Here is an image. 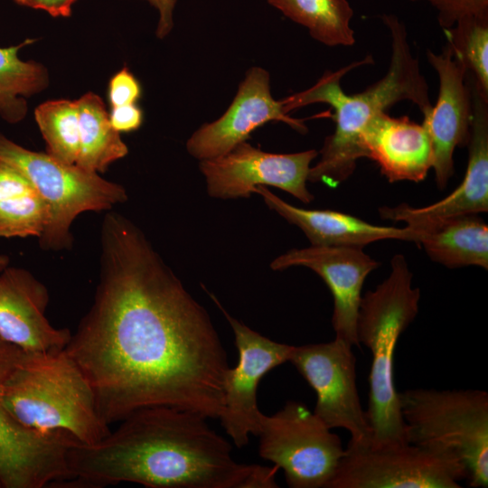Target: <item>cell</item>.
<instances>
[{
  "label": "cell",
  "instance_id": "6da1fadb",
  "mask_svg": "<svg viewBox=\"0 0 488 488\" xmlns=\"http://www.w3.org/2000/svg\"><path fill=\"white\" fill-rule=\"evenodd\" d=\"M100 249L93 303L64 351L102 421L155 406L219 419L230 367L207 311L122 214L105 215Z\"/></svg>",
  "mask_w": 488,
  "mask_h": 488
},
{
  "label": "cell",
  "instance_id": "7a4b0ae2",
  "mask_svg": "<svg viewBox=\"0 0 488 488\" xmlns=\"http://www.w3.org/2000/svg\"><path fill=\"white\" fill-rule=\"evenodd\" d=\"M207 418L170 406L136 410L94 445L67 452L74 487L134 483L150 488L277 487V466L237 463L230 442Z\"/></svg>",
  "mask_w": 488,
  "mask_h": 488
},
{
  "label": "cell",
  "instance_id": "3957f363",
  "mask_svg": "<svg viewBox=\"0 0 488 488\" xmlns=\"http://www.w3.org/2000/svg\"><path fill=\"white\" fill-rule=\"evenodd\" d=\"M380 19L390 35L391 54L386 74L367 89L346 94L341 80L350 70L374 63L371 55L335 71H326L312 87L281 99L284 111L314 103L331 106L335 123L333 134L326 136L318 152L320 159L310 167L307 181L336 187L355 171L357 161L366 157L362 134L379 114L396 103L408 100L427 117L432 110L427 82L419 61L412 54L405 24L394 14H383Z\"/></svg>",
  "mask_w": 488,
  "mask_h": 488
},
{
  "label": "cell",
  "instance_id": "277c9868",
  "mask_svg": "<svg viewBox=\"0 0 488 488\" xmlns=\"http://www.w3.org/2000/svg\"><path fill=\"white\" fill-rule=\"evenodd\" d=\"M412 277L405 257L396 254L388 277L360 303L357 337L372 357L365 411L371 446L409 443L394 384V353L400 334L419 309L420 290L412 286Z\"/></svg>",
  "mask_w": 488,
  "mask_h": 488
},
{
  "label": "cell",
  "instance_id": "5b68a950",
  "mask_svg": "<svg viewBox=\"0 0 488 488\" xmlns=\"http://www.w3.org/2000/svg\"><path fill=\"white\" fill-rule=\"evenodd\" d=\"M2 398L17 422L40 433L66 432L94 445L110 432L99 416L92 388L64 349L25 352L5 382Z\"/></svg>",
  "mask_w": 488,
  "mask_h": 488
},
{
  "label": "cell",
  "instance_id": "8992f818",
  "mask_svg": "<svg viewBox=\"0 0 488 488\" xmlns=\"http://www.w3.org/2000/svg\"><path fill=\"white\" fill-rule=\"evenodd\" d=\"M410 444L452 456L471 487L488 486V393L413 389L399 392Z\"/></svg>",
  "mask_w": 488,
  "mask_h": 488
},
{
  "label": "cell",
  "instance_id": "52a82bcc",
  "mask_svg": "<svg viewBox=\"0 0 488 488\" xmlns=\"http://www.w3.org/2000/svg\"><path fill=\"white\" fill-rule=\"evenodd\" d=\"M0 159L24 174L45 202L49 221L39 243L46 250L61 251L71 247L70 228L80 213L109 211L127 200L122 185L76 164L61 163L46 153L24 148L2 133Z\"/></svg>",
  "mask_w": 488,
  "mask_h": 488
},
{
  "label": "cell",
  "instance_id": "ba28073f",
  "mask_svg": "<svg viewBox=\"0 0 488 488\" xmlns=\"http://www.w3.org/2000/svg\"><path fill=\"white\" fill-rule=\"evenodd\" d=\"M259 455L284 471L292 488H326L344 450L341 438L305 404L287 401L260 416Z\"/></svg>",
  "mask_w": 488,
  "mask_h": 488
},
{
  "label": "cell",
  "instance_id": "9c48e42d",
  "mask_svg": "<svg viewBox=\"0 0 488 488\" xmlns=\"http://www.w3.org/2000/svg\"><path fill=\"white\" fill-rule=\"evenodd\" d=\"M466 478L459 460L419 446L349 442L326 488H458Z\"/></svg>",
  "mask_w": 488,
  "mask_h": 488
},
{
  "label": "cell",
  "instance_id": "30bf717a",
  "mask_svg": "<svg viewBox=\"0 0 488 488\" xmlns=\"http://www.w3.org/2000/svg\"><path fill=\"white\" fill-rule=\"evenodd\" d=\"M25 352L0 337V486L43 488L70 479L67 452L75 437L40 433L17 422L2 398L5 382Z\"/></svg>",
  "mask_w": 488,
  "mask_h": 488
},
{
  "label": "cell",
  "instance_id": "8fae6325",
  "mask_svg": "<svg viewBox=\"0 0 488 488\" xmlns=\"http://www.w3.org/2000/svg\"><path fill=\"white\" fill-rule=\"evenodd\" d=\"M352 345L336 338L294 346L291 362L316 394L314 413L329 427L343 428L350 442L369 444L371 430L360 401Z\"/></svg>",
  "mask_w": 488,
  "mask_h": 488
},
{
  "label": "cell",
  "instance_id": "7c38bea8",
  "mask_svg": "<svg viewBox=\"0 0 488 488\" xmlns=\"http://www.w3.org/2000/svg\"><path fill=\"white\" fill-rule=\"evenodd\" d=\"M318 152L310 149L293 154H274L256 148L246 141L229 153L201 160L210 196L221 199L249 197L258 186H274L304 203L314 196L306 188L312 161Z\"/></svg>",
  "mask_w": 488,
  "mask_h": 488
},
{
  "label": "cell",
  "instance_id": "4fadbf2b",
  "mask_svg": "<svg viewBox=\"0 0 488 488\" xmlns=\"http://www.w3.org/2000/svg\"><path fill=\"white\" fill-rule=\"evenodd\" d=\"M232 328L239 361L229 368L223 385V409L219 418L234 445L241 448L249 435L258 436L262 412L257 391L261 379L277 366L289 361L294 346L274 342L232 317L211 295Z\"/></svg>",
  "mask_w": 488,
  "mask_h": 488
},
{
  "label": "cell",
  "instance_id": "5bb4252c",
  "mask_svg": "<svg viewBox=\"0 0 488 488\" xmlns=\"http://www.w3.org/2000/svg\"><path fill=\"white\" fill-rule=\"evenodd\" d=\"M379 266L363 248L312 245L291 249L270 265L274 270L305 267L319 275L333 298L332 325L335 337L352 346H360L357 318L361 289L367 276Z\"/></svg>",
  "mask_w": 488,
  "mask_h": 488
},
{
  "label": "cell",
  "instance_id": "9a60e30c",
  "mask_svg": "<svg viewBox=\"0 0 488 488\" xmlns=\"http://www.w3.org/2000/svg\"><path fill=\"white\" fill-rule=\"evenodd\" d=\"M466 81L471 91L473 116L463 181L449 195L426 207L414 208L407 203L380 207L382 219L404 221L408 227L419 230L449 218L488 211V99L479 92L468 74Z\"/></svg>",
  "mask_w": 488,
  "mask_h": 488
},
{
  "label": "cell",
  "instance_id": "2e32d148",
  "mask_svg": "<svg viewBox=\"0 0 488 488\" xmlns=\"http://www.w3.org/2000/svg\"><path fill=\"white\" fill-rule=\"evenodd\" d=\"M269 121L284 122L301 134L308 131L303 119L290 117L284 111L281 100L273 99L268 72L254 67L247 71L226 112L202 126L188 139L187 151L199 160L223 155Z\"/></svg>",
  "mask_w": 488,
  "mask_h": 488
},
{
  "label": "cell",
  "instance_id": "e0dca14e",
  "mask_svg": "<svg viewBox=\"0 0 488 488\" xmlns=\"http://www.w3.org/2000/svg\"><path fill=\"white\" fill-rule=\"evenodd\" d=\"M429 64L436 71L439 89L431 113L423 119L430 136L436 185L444 189L454 174V152L465 145L473 116L467 71L446 44L440 53L427 50Z\"/></svg>",
  "mask_w": 488,
  "mask_h": 488
},
{
  "label": "cell",
  "instance_id": "ac0fdd59",
  "mask_svg": "<svg viewBox=\"0 0 488 488\" xmlns=\"http://www.w3.org/2000/svg\"><path fill=\"white\" fill-rule=\"evenodd\" d=\"M47 287L30 271L7 266L0 271V337L26 352L63 350L71 333L46 316Z\"/></svg>",
  "mask_w": 488,
  "mask_h": 488
},
{
  "label": "cell",
  "instance_id": "d6986e66",
  "mask_svg": "<svg viewBox=\"0 0 488 488\" xmlns=\"http://www.w3.org/2000/svg\"><path fill=\"white\" fill-rule=\"evenodd\" d=\"M366 158L373 160L389 182L423 181L433 164V151L426 126L408 117L383 112L362 134Z\"/></svg>",
  "mask_w": 488,
  "mask_h": 488
},
{
  "label": "cell",
  "instance_id": "ffe728a7",
  "mask_svg": "<svg viewBox=\"0 0 488 488\" xmlns=\"http://www.w3.org/2000/svg\"><path fill=\"white\" fill-rule=\"evenodd\" d=\"M253 192L260 194L271 210L289 223L297 226L312 246L364 248L382 239L416 242L419 234L418 230L408 226H380L337 211L296 207L273 194L266 186H258Z\"/></svg>",
  "mask_w": 488,
  "mask_h": 488
},
{
  "label": "cell",
  "instance_id": "44dd1931",
  "mask_svg": "<svg viewBox=\"0 0 488 488\" xmlns=\"http://www.w3.org/2000/svg\"><path fill=\"white\" fill-rule=\"evenodd\" d=\"M466 214L446 219L418 230L416 243L435 262L447 267L467 266L488 268V226Z\"/></svg>",
  "mask_w": 488,
  "mask_h": 488
},
{
  "label": "cell",
  "instance_id": "7402d4cb",
  "mask_svg": "<svg viewBox=\"0 0 488 488\" xmlns=\"http://www.w3.org/2000/svg\"><path fill=\"white\" fill-rule=\"evenodd\" d=\"M48 221V207L30 179L0 159V238L39 239Z\"/></svg>",
  "mask_w": 488,
  "mask_h": 488
},
{
  "label": "cell",
  "instance_id": "603a6c76",
  "mask_svg": "<svg viewBox=\"0 0 488 488\" xmlns=\"http://www.w3.org/2000/svg\"><path fill=\"white\" fill-rule=\"evenodd\" d=\"M80 122V155L76 165L91 173H104L128 153L127 145L109 119L103 100L88 92L76 100Z\"/></svg>",
  "mask_w": 488,
  "mask_h": 488
},
{
  "label": "cell",
  "instance_id": "cb8c5ba5",
  "mask_svg": "<svg viewBox=\"0 0 488 488\" xmlns=\"http://www.w3.org/2000/svg\"><path fill=\"white\" fill-rule=\"evenodd\" d=\"M292 21L306 27L313 39L329 47L355 42L351 20L354 11L347 0H267Z\"/></svg>",
  "mask_w": 488,
  "mask_h": 488
},
{
  "label": "cell",
  "instance_id": "d4e9b609",
  "mask_svg": "<svg viewBox=\"0 0 488 488\" xmlns=\"http://www.w3.org/2000/svg\"><path fill=\"white\" fill-rule=\"evenodd\" d=\"M34 42L26 39L18 45L0 47V116L8 123H17L27 114L24 98L42 91L49 84L47 69L34 61H24L19 51Z\"/></svg>",
  "mask_w": 488,
  "mask_h": 488
},
{
  "label": "cell",
  "instance_id": "484cf974",
  "mask_svg": "<svg viewBox=\"0 0 488 488\" xmlns=\"http://www.w3.org/2000/svg\"><path fill=\"white\" fill-rule=\"evenodd\" d=\"M35 120L46 144V154L67 164L80 155V122L76 100L56 99L39 105Z\"/></svg>",
  "mask_w": 488,
  "mask_h": 488
},
{
  "label": "cell",
  "instance_id": "4316f807",
  "mask_svg": "<svg viewBox=\"0 0 488 488\" xmlns=\"http://www.w3.org/2000/svg\"><path fill=\"white\" fill-rule=\"evenodd\" d=\"M444 32L446 44L488 99V18H465Z\"/></svg>",
  "mask_w": 488,
  "mask_h": 488
},
{
  "label": "cell",
  "instance_id": "83f0119b",
  "mask_svg": "<svg viewBox=\"0 0 488 488\" xmlns=\"http://www.w3.org/2000/svg\"><path fill=\"white\" fill-rule=\"evenodd\" d=\"M427 2L437 11V21L443 29L453 27L468 17L488 18V0H409Z\"/></svg>",
  "mask_w": 488,
  "mask_h": 488
},
{
  "label": "cell",
  "instance_id": "f1b7e54d",
  "mask_svg": "<svg viewBox=\"0 0 488 488\" xmlns=\"http://www.w3.org/2000/svg\"><path fill=\"white\" fill-rule=\"evenodd\" d=\"M142 87L127 67L114 74L108 88V99L111 108L136 104L141 98Z\"/></svg>",
  "mask_w": 488,
  "mask_h": 488
},
{
  "label": "cell",
  "instance_id": "f546056e",
  "mask_svg": "<svg viewBox=\"0 0 488 488\" xmlns=\"http://www.w3.org/2000/svg\"><path fill=\"white\" fill-rule=\"evenodd\" d=\"M109 119L113 128L120 132H132L138 129L144 119L142 109L136 104L111 108Z\"/></svg>",
  "mask_w": 488,
  "mask_h": 488
},
{
  "label": "cell",
  "instance_id": "4dcf8cb0",
  "mask_svg": "<svg viewBox=\"0 0 488 488\" xmlns=\"http://www.w3.org/2000/svg\"><path fill=\"white\" fill-rule=\"evenodd\" d=\"M20 5L43 10L53 17H70L76 0H14Z\"/></svg>",
  "mask_w": 488,
  "mask_h": 488
},
{
  "label": "cell",
  "instance_id": "1f68e13d",
  "mask_svg": "<svg viewBox=\"0 0 488 488\" xmlns=\"http://www.w3.org/2000/svg\"><path fill=\"white\" fill-rule=\"evenodd\" d=\"M155 6L160 14L159 22L156 28V36L159 39L164 38L173 29V13L176 0H146Z\"/></svg>",
  "mask_w": 488,
  "mask_h": 488
},
{
  "label": "cell",
  "instance_id": "d6a6232c",
  "mask_svg": "<svg viewBox=\"0 0 488 488\" xmlns=\"http://www.w3.org/2000/svg\"><path fill=\"white\" fill-rule=\"evenodd\" d=\"M10 258L8 256L0 254V271L9 266Z\"/></svg>",
  "mask_w": 488,
  "mask_h": 488
}]
</instances>
